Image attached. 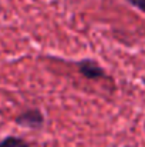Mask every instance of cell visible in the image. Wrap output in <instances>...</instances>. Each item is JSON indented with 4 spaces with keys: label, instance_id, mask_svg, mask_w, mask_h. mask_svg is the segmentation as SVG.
Segmentation results:
<instances>
[{
    "label": "cell",
    "instance_id": "cell-1",
    "mask_svg": "<svg viewBox=\"0 0 145 147\" xmlns=\"http://www.w3.org/2000/svg\"><path fill=\"white\" fill-rule=\"evenodd\" d=\"M16 124L30 130H40L44 126V114L40 109H27L21 111L16 119Z\"/></svg>",
    "mask_w": 145,
    "mask_h": 147
},
{
    "label": "cell",
    "instance_id": "cell-2",
    "mask_svg": "<svg viewBox=\"0 0 145 147\" xmlns=\"http://www.w3.org/2000/svg\"><path fill=\"white\" fill-rule=\"evenodd\" d=\"M77 69L88 80H101V79L107 77L105 70L97 63L96 60H91V59H84V60L77 61Z\"/></svg>",
    "mask_w": 145,
    "mask_h": 147
},
{
    "label": "cell",
    "instance_id": "cell-3",
    "mask_svg": "<svg viewBox=\"0 0 145 147\" xmlns=\"http://www.w3.org/2000/svg\"><path fill=\"white\" fill-rule=\"evenodd\" d=\"M0 147H29V144L16 136H7L0 142Z\"/></svg>",
    "mask_w": 145,
    "mask_h": 147
},
{
    "label": "cell",
    "instance_id": "cell-4",
    "mask_svg": "<svg viewBox=\"0 0 145 147\" xmlns=\"http://www.w3.org/2000/svg\"><path fill=\"white\" fill-rule=\"evenodd\" d=\"M128 4H131L132 7L138 9L140 11L145 13V0H125Z\"/></svg>",
    "mask_w": 145,
    "mask_h": 147
},
{
    "label": "cell",
    "instance_id": "cell-5",
    "mask_svg": "<svg viewBox=\"0 0 145 147\" xmlns=\"http://www.w3.org/2000/svg\"><path fill=\"white\" fill-rule=\"evenodd\" d=\"M142 83H144V84H145V76H144V77H142Z\"/></svg>",
    "mask_w": 145,
    "mask_h": 147
},
{
    "label": "cell",
    "instance_id": "cell-6",
    "mask_svg": "<svg viewBox=\"0 0 145 147\" xmlns=\"http://www.w3.org/2000/svg\"><path fill=\"white\" fill-rule=\"evenodd\" d=\"M125 147H131V146H125Z\"/></svg>",
    "mask_w": 145,
    "mask_h": 147
}]
</instances>
